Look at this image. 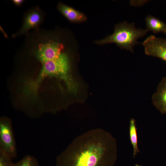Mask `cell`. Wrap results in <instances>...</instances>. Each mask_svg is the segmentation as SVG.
Returning <instances> with one entry per match:
<instances>
[{
	"instance_id": "8992f818",
	"label": "cell",
	"mask_w": 166,
	"mask_h": 166,
	"mask_svg": "<svg viewBox=\"0 0 166 166\" xmlns=\"http://www.w3.org/2000/svg\"><path fill=\"white\" fill-rule=\"evenodd\" d=\"M64 48L61 43L50 42L40 44L36 51V56L42 64L58 58Z\"/></svg>"
},
{
	"instance_id": "5bb4252c",
	"label": "cell",
	"mask_w": 166,
	"mask_h": 166,
	"mask_svg": "<svg viewBox=\"0 0 166 166\" xmlns=\"http://www.w3.org/2000/svg\"><path fill=\"white\" fill-rule=\"evenodd\" d=\"M23 1V0H14L13 1V3L17 6L21 5Z\"/></svg>"
},
{
	"instance_id": "8fae6325",
	"label": "cell",
	"mask_w": 166,
	"mask_h": 166,
	"mask_svg": "<svg viewBox=\"0 0 166 166\" xmlns=\"http://www.w3.org/2000/svg\"><path fill=\"white\" fill-rule=\"evenodd\" d=\"M137 130L136 120L133 118H131L129 121V136L130 142L133 148V157H135L138 153L140 152V150L138 146Z\"/></svg>"
},
{
	"instance_id": "9a60e30c",
	"label": "cell",
	"mask_w": 166,
	"mask_h": 166,
	"mask_svg": "<svg viewBox=\"0 0 166 166\" xmlns=\"http://www.w3.org/2000/svg\"><path fill=\"white\" fill-rule=\"evenodd\" d=\"M135 166H142L141 165H139V164H136L135 165Z\"/></svg>"
},
{
	"instance_id": "ba28073f",
	"label": "cell",
	"mask_w": 166,
	"mask_h": 166,
	"mask_svg": "<svg viewBox=\"0 0 166 166\" xmlns=\"http://www.w3.org/2000/svg\"><path fill=\"white\" fill-rule=\"evenodd\" d=\"M57 8L60 13L71 22H81L87 19L86 16L83 13L63 3H59Z\"/></svg>"
},
{
	"instance_id": "4fadbf2b",
	"label": "cell",
	"mask_w": 166,
	"mask_h": 166,
	"mask_svg": "<svg viewBox=\"0 0 166 166\" xmlns=\"http://www.w3.org/2000/svg\"><path fill=\"white\" fill-rule=\"evenodd\" d=\"M12 159L0 151V166H14Z\"/></svg>"
},
{
	"instance_id": "7c38bea8",
	"label": "cell",
	"mask_w": 166,
	"mask_h": 166,
	"mask_svg": "<svg viewBox=\"0 0 166 166\" xmlns=\"http://www.w3.org/2000/svg\"><path fill=\"white\" fill-rule=\"evenodd\" d=\"M14 166H39V165L35 157L32 155H27L14 163Z\"/></svg>"
},
{
	"instance_id": "277c9868",
	"label": "cell",
	"mask_w": 166,
	"mask_h": 166,
	"mask_svg": "<svg viewBox=\"0 0 166 166\" xmlns=\"http://www.w3.org/2000/svg\"><path fill=\"white\" fill-rule=\"evenodd\" d=\"M0 151L12 159L17 155V149L11 121L6 117L0 120Z\"/></svg>"
},
{
	"instance_id": "52a82bcc",
	"label": "cell",
	"mask_w": 166,
	"mask_h": 166,
	"mask_svg": "<svg viewBox=\"0 0 166 166\" xmlns=\"http://www.w3.org/2000/svg\"><path fill=\"white\" fill-rule=\"evenodd\" d=\"M151 100L153 105L161 114H166V76L159 83Z\"/></svg>"
},
{
	"instance_id": "2e32d148",
	"label": "cell",
	"mask_w": 166,
	"mask_h": 166,
	"mask_svg": "<svg viewBox=\"0 0 166 166\" xmlns=\"http://www.w3.org/2000/svg\"><path fill=\"white\" fill-rule=\"evenodd\" d=\"M165 34H166V32H165Z\"/></svg>"
},
{
	"instance_id": "7a4b0ae2",
	"label": "cell",
	"mask_w": 166,
	"mask_h": 166,
	"mask_svg": "<svg viewBox=\"0 0 166 166\" xmlns=\"http://www.w3.org/2000/svg\"><path fill=\"white\" fill-rule=\"evenodd\" d=\"M42 64V69L37 77L27 82L28 88L31 91L37 92L41 82L45 77H55L62 80L71 91H76V85L70 74L69 60L66 53L63 52L58 58Z\"/></svg>"
},
{
	"instance_id": "9c48e42d",
	"label": "cell",
	"mask_w": 166,
	"mask_h": 166,
	"mask_svg": "<svg viewBox=\"0 0 166 166\" xmlns=\"http://www.w3.org/2000/svg\"><path fill=\"white\" fill-rule=\"evenodd\" d=\"M41 16L37 11H33L28 14L26 17L23 25L18 34L24 33L31 29L35 28L40 23Z\"/></svg>"
},
{
	"instance_id": "5b68a950",
	"label": "cell",
	"mask_w": 166,
	"mask_h": 166,
	"mask_svg": "<svg viewBox=\"0 0 166 166\" xmlns=\"http://www.w3.org/2000/svg\"><path fill=\"white\" fill-rule=\"evenodd\" d=\"M142 44L146 55L158 58L166 62V38L152 35Z\"/></svg>"
},
{
	"instance_id": "6da1fadb",
	"label": "cell",
	"mask_w": 166,
	"mask_h": 166,
	"mask_svg": "<svg viewBox=\"0 0 166 166\" xmlns=\"http://www.w3.org/2000/svg\"><path fill=\"white\" fill-rule=\"evenodd\" d=\"M117 141L101 128L89 130L76 137L57 157V166H100L115 159Z\"/></svg>"
},
{
	"instance_id": "3957f363",
	"label": "cell",
	"mask_w": 166,
	"mask_h": 166,
	"mask_svg": "<svg viewBox=\"0 0 166 166\" xmlns=\"http://www.w3.org/2000/svg\"><path fill=\"white\" fill-rule=\"evenodd\" d=\"M148 31L147 29L136 28L134 23L124 22L115 26L113 34L95 43L99 45L114 43L121 48L133 53L134 46L139 43L137 40L144 36Z\"/></svg>"
},
{
	"instance_id": "30bf717a",
	"label": "cell",
	"mask_w": 166,
	"mask_h": 166,
	"mask_svg": "<svg viewBox=\"0 0 166 166\" xmlns=\"http://www.w3.org/2000/svg\"><path fill=\"white\" fill-rule=\"evenodd\" d=\"M147 29L155 33L163 32L165 34L166 24L158 18L150 15L147 16L145 19Z\"/></svg>"
}]
</instances>
